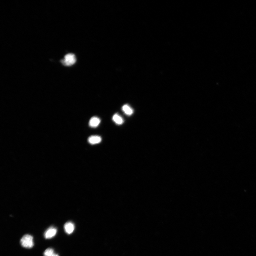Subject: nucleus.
<instances>
[{"mask_svg": "<svg viewBox=\"0 0 256 256\" xmlns=\"http://www.w3.org/2000/svg\"><path fill=\"white\" fill-rule=\"evenodd\" d=\"M20 243L21 245L24 248H32L34 245L33 236L29 234H26L21 238Z\"/></svg>", "mask_w": 256, "mask_h": 256, "instance_id": "1", "label": "nucleus"}, {"mask_svg": "<svg viewBox=\"0 0 256 256\" xmlns=\"http://www.w3.org/2000/svg\"><path fill=\"white\" fill-rule=\"evenodd\" d=\"M88 142L91 144L95 145L101 142L102 138L98 136H92L88 138Z\"/></svg>", "mask_w": 256, "mask_h": 256, "instance_id": "6", "label": "nucleus"}, {"mask_svg": "<svg viewBox=\"0 0 256 256\" xmlns=\"http://www.w3.org/2000/svg\"><path fill=\"white\" fill-rule=\"evenodd\" d=\"M57 232V229L54 227H50L45 231L44 233V236L46 239H50L54 237L56 235Z\"/></svg>", "mask_w": 256, "mask_h": 256, "instance_id": "3", "label": "nucleus"}, {"mask_svg": "<svg viewBox=\"0 0 256 256\" xmlns=\"http://www.w3.org/2000/svg\"><path fill=\"white\" fill-rule=\"evenodd\" d=\"M112 119L117 125H122L124 123V119L121 116L118 114H115L112 118Z\"/></svg>", "mask_w": 256, "mask_h": 256, "instance_id": "8", "label": "nucleus"}, {"mask_svg": "<svg viewBox=\"0 0 256 256\" xmlns=\"http://www.w3.org/2000/svg\"><path fill=\"white\" fill-rule=\"evenodd\" d=\"M64 227L66 232L69 234L72 233L75 229V226L71 222H67L64 224Z\"/></svg>", "mask_w": 256, "mask_h": 256, "instance_id": "4", "label": "nucleus"}, {"mask_svg": "<svg viewBox=\"0 0 256 256\" xmlns=\"http://www.w3.org/2000/svg\"><path fill=\"white\" fill-rule=\"evenodd\" d=\"M122 110L124 113L128 116L132 115L133 113V110L128 105H125L122 107Z\"/></svg>", "mask_w": 256, "mask_h": 256, "instance_id": "7", "label": "nucleus"}, {"mask_svg": "<svg viewBox=\"0 0 256 256\" xmlns=\"http://www.w3.org/2000/svg\"><path fill=\"white\" fill-rule=\"evenodd\" d=\"M54 253V250L53 249L47 248L44 253V256H52Z\"/></svg>", "mask_w": 256, "mask_h": 256, "instance_id": "9", "label": "nucleus"}, {"mask_svg": "<svg viewBox=\"0 0 256 256\" xmlns=\"http://www.w3.org/2000/svg\"><path fill=\"white\" fill-rule=\"evenodd\" d=\"M52 256H59L58 254H57L54 253Z\"/></svg>", "mask_w": 256, "mask_h": 256, "instance_id": "10", "label": "nucleus"}, {"mask_svg": "<svg viewBox=\"0 0 256 256\" xmlns=\"http://www.w3.org/2000/svg\"><path fill=\"white\" fill-rule=\"evenodd\" d=\"M76 58L75 55L72 54H69L66 55L64 57V59L62 63L64 65L67 66H71L76 63Z\"/></svg>", "mask_w": 256, "mask_h": 256, "instance_id": "2", "label": "nucleus"}, {"mask_svg": "<svg viewBox=\"0 0 256 256\" xmlns=\"http://www.w3.org/2000/svg\"><path fill=\"white\" fill-rule=\"evenodd\" d=\"M100 123V119L97 117H93L90 119L89 122V125L91 127L95 128L97 127Z\"/></svg>", "mask_w": 256, "mask_h": 256, "instance_id": "5", "label": "nucleus"}]
</instances>
